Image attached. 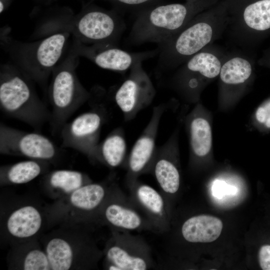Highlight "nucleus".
<instances>
[{
  "label": "nucleus",
  "mask_w": 270,
  "mask_h": 270,
  "mask_svg": "<svg viewBox=\"0 0 270 270\" xmlns=\"http://www.w3.org/2000/svg\"><path fill=\"white\" fill-rule=\"evenodd\" d=\"M34 81L16 66L0 68V108L6 115L40 130L51 112L39 98Z\"/></svg>",
  "instance_id": "2"
},
{
  "label": "nucleus",
  "mask_w": 270,
  "mask_h": 270,
  "mask_svg": "<svg viewBox=\"0 0 270 270\" xmlns=\"http://www.w3.org/2000/svg\"><path fill=\"white\" fill-rule=\"evenodd\" d=\"M114 182L85 184L46 207L48 228L62 224H96L100 208Z\"/></svg>",
  "instance_id": "5"
},
{
  "label": "nucleus",
  "mask_w": 270,
  "mask_h": 270,
  "mask_svg": "<svg viewBox=\"0 0 270 270\" xmlns=\"http://www.w3.org/2000/svg\"><path fill=\"white\" fill-rule=\"evenodd\" d=\"M190 144L192 152L198 156H206L212 142V131L208 122L202 118H195L190 124Z\"/></svg>",
  "instance_id": "24"
},
{
  "label": "nucleus",
  "mask_w": 270,
  "mask_h": 270,
  "mask_svg": "<svg viewBox=\"0 0 270 270\" xmlns=\"http://www.w3.org/2000/svg\"><path fill=\"white\" fill-rule=\"evenodd\" d=\"M70 51L102 68L116 72L130 69L136 62L143 60L150 54H131L113 44H86L74 39Z\"/></svg>",
  "instance_id": "16"
},
{
  "label": "nucleus",
  "mask_w": 270,
  "mask_h": 270,
  "mask_svg": "<svg viewBox=\"0 0 270 270\" xmlns=\"http://www.w3.org/2000/svg\"><path fill=\"white\" fill-rule=\"evenodd\" d=\"M92 182L87 174L80 172L58 170L44 176V186L50 196L56 200Z\"/></svg>",
  "instance_id": "21"
},
{
  "label": "nucleus",
  "mask_w": 270,
  "mask_h": 270,
  "mask_svg": "<svg viewBox=\"0 0 270 270\" xmlns=\"http://www.w3.org/2000/svg\"><path fill=\"white\" fill-rule=\"evenodd\" d=\"M90 226L62 224L40 238L52 270H92L103 256Z\"/></svg>",
  "instance_id": "1"
},
{
  "label": "nucleus",
  "mask_w": 270,
  "mask_h": 270,
  "mask_svg": "<svg viewBox=\"0 0 270 270\" xmlns=\"http://www.w3.org/2000/svg\"><path fill=\"white\" fill-rule=\"evenodd\" d=\"M47 162L30 159L0 168L1 184L28 183L43 173Z\"/></svg>",
  "instance_id": "22"
},
{
  "label": "nucleus",
  "mask_w": 270,
  "mask_h": 270,
  "mask_svg": "<svg viewBox=\"0 0 270 270\" xmlns=\"http://www.w3.org/2000/svg\"><path fill=\"white\" fill-rule=\"evenodd\" d=\"M102 251L105 270H146L156 267L148 244L128 232L111 230Z\"/></svg>",
  "instance_id": "8"
},
{
  "label": "nucleus",
  "mask_w": 270,
  "mask_h": 270,
  "mask_svg": "<svg viewBox=\"0 0 270 270\" xmlns=\"http://www.w3.org/2000/svg\"><path fill=\"white\" fill-rule=\"evenodd\" d=\"M188 69L192 72H198L208 78H214L220 73L222 66L214 55L206 52L194 55L188 62Z\"/></svg>",
  "instance_id": "27"
},
{
  "label": "nucleus",
  "mask_w": 270,
  "mask_h": 270,
  "mask_svg": "<svg viewBox=\"0 0 270 270\" xmlns=\"http://www.w3.org/2000/svg\"><path fill=\"white\" fill-rule=\"evenodd\" d=\"M188 5L163 3L138 13L130 34L134 44L155 42L160 44L182 28L189 18Z\"/></svg>",
  "instance_id": "7"
},
{
  "label": "nucleus",
  "mask_w": 270,
  "mask_h": 270,
  "mask_svg": "<svg viewBox=\"0 0 270 270\" xmlns=\"http://www.w3.org/2000/svg\"><path fill=\"white\" fill-rule=\"evenodd\" d=\"M12 0H0V13L4 12L10 6Z\"/></svg>",
  "instance_id": "31"
},
{
  "label": "nucleus",
  "mask_w": 270,
  "mask_h": 270,
  "mask_svg": "<svg viewBox=\"0 0 270 270\" xmlns=\"http://www.w3.org/2000/svg\"><path fill=\"white\" fill-rule=\"evenodd\" d=\"M256 116L259 122L270 128V101L258 108Z\"/></svg>",
  "instance_id": "29"
},
{
  "label": "nucleus",
  "mask_w": 270,
  "mask_h": 270,
  "mask_svg": "<svg viewBox=\"0 0 270 270\" xmlns=\"http://www.w3.org/2000/svg\"><path fill=\"white\" fill-rule=\"evenodd\" d=\"M96 224L120 232L148 230L154 232L151 224L114 182L98 213Z\"/></svg>",
  "instance_id": "9"
},
{
  "label": "nucleus",
  "mask_w": 270,
  "mask_h": 270,
  "mask_svg": "<svg viewBox=\"0 0 270 270\" xmlns=\"http://www.w3.org/2000/svg\"><path fill=\"white\" fill-rule=\"evenodd\" d=\"M70 34L59 30L31 42L13 40L5 35L2 44L14 66L34 82L44 84L58 64Z\"/></svg>",
  "instance_id": "3"
},
{
  "label": "nucleus",
  "mask_w": 270,
  "mask_h": 270,
  "mask_svg": "<svg viewBox=\"0 0 270 270\" xmlns=\"http://www.w3.org/2000/svg\"><path fill=\"white\" fill-rule=\"evenodd\" d=\"M251 73L252 66L248 60L241 58H234L222 66L220 74L223 82L236 84L244 82Z\"/></svg>",
  "instance_id": "26"
},
{
  "label": "nucleus",
  "mask_w": 270,
  "mask_h": 270,
  "mask_svg": "<svg viewBox=\"0 0 270 270\" xmlns=\"http://www.w3.org/2000/svg\"><path fill=\"white\" fill-rule=\"evenodd\" d=\"M136 62L130 72L114 94V100L124 115L129 121L153 100L156 90L151 79L144 70L142 62Z\"/></svg>",
  "instance_id": "13"
},
{
  "label": "nucleus",
  "mask_w": 270,
  "mask_h": 270,
  "mask_svg": "<svg viewBox=\"0 0 270 270\" xmlns=\"http://www.w3.org/2000/svg\"><path fill=\"white\" fill-rule=\"evenodd\" d=\"M223 227L222 220L209 215H198L186 219L180 228L182 236L188 243H206L216 240Z\"/></svg>",
  "instance_id": "20"
},
{
  "label": "nucleus",
  "mask_w": 270,
  "mask_h": 270,
  "mask_svg": "<svg viewBox=\"0 0 270 270\" xmlns=\"http://www.w3.org/2000/svg\"><path fill=\"white\" fill-rule=\"evenodd\" d=\"M170 142L156 148L150 172L154 176L168 202L176 194L180 186V172L172 158ZM169 204V203H168Z\"/></svg>",
  "instance_id": "18"
},
{
  "label": "nucleus",
  "mask_w": 270,
  "mask_h": 270,
  "mask_svg": "<svg viewBox=\"0 0 270 270\" xmlns=\"http://www.w3.org/2000/svg\"><path fill=\"white\" fill-rule=\"evenodd\" d=\"M128 189L130 200L151 224L154 232H168L170 226L169 204L162 194L138 180Z\"/></svg>",
  "instance_id": "17"
},
{
  "label": "nucleus",
  "mask_w": 270,
  "mask_h": 270,
  "mask_svg": "<svg viewBox=\"0 0 270 270\" xmlns=\"http://www.w3.org/2000/svg\"><path fill=\"white\" fill-rule=\"evenodd\" d=\"M164 112V104L153 108L149 122L132 148L126 163V184L128 188L141 174L150 172L156 149V138Z\"/></svg>",
  "instance_id": "14"
},
{
  "label": "nucleus",
  "mask_w": 270,
  "mask_h": 270,
  "mask_svg": "<svg viewBox=\"0 0 270 270\" xmlns=\"http://www.w3.org/2000/svg\"><path fill=\"white\" fill-rule=\"evenodd\" d=\"M258 258L262 269L270 270V245H264L260 248Z\"/></svg>",
  "instance_id": "30"
},
{
  "label": "nucleus",
  "mask_w": 270,
  "mask_h": 270,
  "mask_svg": "<svg viewBox=\"0 0 270 270\" xmlns=\"http://www.w3.org/2000/svg\"><path fill=\"white\" fill-rule=\"evenodd\" d=\"M115 7L122 10L138 13L150 7L162 3V0H110Z\"/></svg>",
  "instance_id": "28"
},
{
  "label": "nucleus",
  "mask_w": 270,
  "mask_h": 270,
  "mask_svg": "<svg viewBox=\"0 0 270 270\" xmlns=\"http://www.w3.org/2000/svg\"><path fill=\"white\" fill-rule=\"evenodd\" d=\"M58 25V30H67L86 44L114 43L125 28L124 22L114 10L88 5L74 16L66 17ZM57 29V28H56Z\"/></svg>",
  "instance_id": "6"
},
{
  "label": "nucleus",
  "mask_w": 270,
  "mask_h": 270,
  "mask_svg": "<svg viewBox=\"0 0 270 270\" xmlns=\"http://www.w3.org/2000/svg\"><path fill=\"white\" fill-rule=\"evenodd\" d=\"M79 56L72 52L53 70L48 88L53 132L60 131L68 118L90 97L76 72Z\"/></svg>",
  "instance_id": "4"
},
{
  "label": "nucleus",
  "mask_w": 270,
  "mask_h": 270,
  "mask_svg": "<svg viewBox=\"0 0 270 270\" xmlns=\"http://www.w3.org/2000/svg\"><path fill=\"white\" fill-rule=\"evenodd\" d=\"M48 228L46 208L30 202L16 204L2 220V236L11 245L38 238Z\"/></svg>",
  "instance_id": "10"
},
{
  "label": "nucleus",
  "mask_w": 270,
  "mask_h": 270,
  "mask_svg": "<svg viewBox=\"0 0 270 270\" xmlns=\"http://www.w3.org/2000/svg\"><path fill=\"white\" fill-rule=\"evenodd\" d=\"M38 240L11 245L7 258L9 269L52 270L48 256Z\"/></svg>",
  "instance_id": "19"
},
{
  "label": "nucleus",
  "mask_w": 270,
  "mask_h": 270,
  "mask_svg": "<svg viewBox=\"0 0 270 270\" xmlns=\"http://www.w3.org/2000/svg\"><path fill=\"white\" fill-rule=\"evenodd\" d=\"M212 30L204 22H195L184 30L176 37H172L159 44L160 66H168L176 57H187L196 54L211 40Z\"/></svg>",
  "instance_id": "15"
},
{
  "label": "nucleus",
  "mask_w": 270,
  "mask_h": 270,
  "mask_svg": "<svg viewBox=\"0 0 270 270\" xmlns=\"http://www.w3.org/2000/svg\"><path fill=\"white\" fill-rule=\"evenodd\" d=\"M246 25L257 30L270 28V0H260L248 6L244 12Z\"/></svg>",
  "instance_id": "25"
},
{
  "label": "nucleus",
  "mask_w": 270,
  "mask_h": 270,
  "mask_svg": "<svg viewBox=\"0 0 270 270\" xmlns=\"http://www.w3.org/2000/svg\"><path fill=\"white\" fill-rule=\"evenodd\" d=\"M126 149L124 132L122 128H117L99 144L98 162L110 168L118 167L126 160Z\"/></svg>",
  "instance_id": "23"
},
{
  "label": "nucleus",
  "mask_w": 270,
  "mask_h": 270,
  "mask_svg": "<svg viewBox=\"0 0 270 270\" xmlns=\"http://www.w3.org/2000/svg\"><path fill=\"white\" fill-rule=\"evenodd\" d=\"M104 118L93 110L80 114L60 130L62 146L75 150L92 162H98V148Z\"/></svg>",
  "instance_id": "12"
},
{
  "label": "nucleus",
  "mask_w": 270,
  "mask_h": 270,
  "mask_svg": "<svg viewBox=\"0 0 270 270\" xmlns=\"http://www.w3.org/2000/svg\"><path fill=\"white\" fill-rule=\"evenodd\" d=\"M0 152L46 162L58 156L56 145L46 136L28 132L0 124Z\"/></svg>",
  "instance_id": "11"
}]
</instances>
